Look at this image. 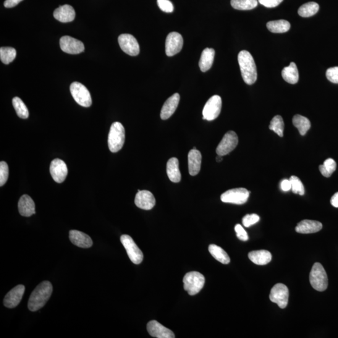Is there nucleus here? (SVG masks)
Wrapping results in <instances>:
<instances>
[{"label": "nucleus", "instance_id": "f257e3e1", "mask_svg": "<svg viewBox=\"0 0 338 338\" xmlns=\"http://www.w3.org/2000/svg\"><path fill=\"white\" fill-rule=\"evenodd\" d=\"M53 292V286L51 282L43 281L41 282L31 293L28 301V309L35 312L42 308Z\"/></svg>", "mask_w": 338, "mask_h": 338}, {"label": "nucleus", "instance_id": "f03ea898", "mask_svg": "<svg viewBox=\"0 0 338 338\" xmlns=\"http://www.w3.org/2000/svg\"><path fill=\"white\" fill-rule=\"evenodd\" d=\"M238 62L245 82L248 85L254 84L258 78V73L252 55L246 51L240 52L238 55Z\"/></svg>", "mask_w": 338, "mask_h": 338}, {"label": "nucleus", "instance_id": "7ed1b4c3", "mask_svg": "<svg viewBox=\"0 0 338 338\" xmlns=\"http://www.w3.org/2000/svg\"><path fill=\"white\" fill-rule=\"evenodd\" d=\"M125 142V128L121 123L114 122L111 125L108 137L110 151L113 153L121 150Z\"/></svg>", "mask_w": 338, "mask_h": 338}, {"label": "nucleus", "instance_id": "20e7f679", "mask_svg": "<svg viewBox=\"0 0 338 338\" xmlns=\"http://www.w3.org/2000/svg\"><path fill=\"white\" fill-rule=\"evenodd\" d=\"M183 287L190 296L197 295L205 284V277L200 272H188L183 279Z\"/></svg>", "mask_w": 338, "mask_h": 338}, {"label": "nucleus", "instance_id": "39448f33", "mask_svg": "<svg viewBox=\"0 0 338 338\" xmlns=\"http://www.w3.org/2000/svg\"><path fill=\"white\" fill-rule=\"evenodd\" d=\"M310 281L312 287L318 292H323L328 285V279L326 271L320 263L314 264L310 274Z\"/></svg>", "mask_w": 338, "mask_h": 338}, {"label": "nucleus", "instance_id": "423d86ee", "mask_svg": "<svg viewBox=\"0 0 338 338\" xmlns=\"http://www.w3.org/2000/svg\"><path fill=\"white\" fill-rule=\"evenodd\" d=\"M70 92L73 98L80 106L89 107L92 104L90 92L86 86L79 82H73L70 85Z\"/></svg>", "mask_w": 338, "mask_h": 338}, {"label": "nucleus", "instance_id": "0eeeda50", "mask_svg": "<svg viewBox=\"0 0 338 338\" xmlns=\"http://www.w3.org/2000/svg\"><path fill=\"white\" fill-rule=\"evenodd\" d=\"M250 194V192L245 188H232L222 194L221 199L225 203L241 205L248 201Z\"/></svg>", "mask_w": 338, "mask_h": 338}, {"label": "nucleus", "instance_id": "6e6552de", "mask_svg": "<svg viewBox=\"0 0 338 338\" xmlns=\"http://www.w3.org/2000/svg\"><path fill=\"white\" fill-rule=\"evenodd\" d=\"M120 241L127 251L130 261L135 264H139L143 261V254L134 240L128 235H122Z\"/></svg>", "mask_w": 338, "mask_h": 338}, {"label": "nucleus", "instance_id": "1a4fd4ad", "mask_svg": "<svg viewBox=\"0 0 338 338\" xmlns=\"http://www.w3.org/2000/svg\"><path fill=\"white\" fill-rule=\"evenodd\" d=\"M289 295V289L286 285L279 283L272 288L269 299L272 303H276L280 308L284 309L287 306Z\"/></svg>", "mask_w": 338, "mask_h": 338}, {"label": "nucleus", "instance_id": "9d476101", "mask_svg": "<svg viewBox=\"0 0 338 338\" xmlns=\"http://www.w3.org/2000/svg\"><path fill=\"white\" fill-rule=\"evenodd\" d=\"M222 108V100L219 95L212 96L207 102L204 107L203 114V119L212 121L217 119L221 113Z\"/></svg>", "mask_w": 338, "mask_h": 338}, {"label": "nucleus", "instance_id": "9b49d317", "mask_svg": "<svg viewBox=\"0 0 338 338\" xmlns=\"http://www.w3.org/2000/svg\"><path fill=\"white\" fill-rule=\"evenodd\" d=\"M238 141L239 139L236 133L234 131H229L225 133L221 142L217 146L216 149L217 155L221 156L227 155L236 148Z\"/></svg>", "mask_w": 338, "mask_h": 338}, {"label": "nucleus", "instance_id": "f8f14e48", "mask_svg": "<svg viewBox=\"0 0 338 338\" xmlns=\"http://www.w3.org/2000/svg\"><path fill=\"white\" fill-rule=\"evenodd\" d=\"M120 48L130 56H137L140 53V46L136 38L130 34H122L118 38Z\"/></svg>", "mask_w": 338, "mask_h": 338}, {"label": "nucleus", "instance_id": "ddd939ff", "mask_svg": "<svg viewBox=\"0 0 338 338\" xmlns=\"http://www.w3.org/2000/svg\"><path fill=\"white\" fill-rule=\"evenodd\" d=\"M60 45L63 52L69 54H79L85 51L84 44L82 41L69 36L60 38Z\"/></svg>", "mask_w": 338, "mask_h": 338}, {"label": "nucleus", "instance_id": "4468645a", "mask_svg": "<svg viewBox=\"0 0 338 338\" xmlns=\"http://www.w3.org/2000/svg\"><path fill=\"white\" fill-rule=\"evenodd\" d=\"M183 40L181 35L177 32H171L167 36L166 53L167 56L172 57L179 53L182 49Z\"/></svg>", "mask_w": 338, "mask_h": 338}, {"label": "nucleus", "instance_id": "2eb2a0df", "mask_svg": "<svg viewBox=\"0 0 338 338\" xmlns=\"http://www.w3.org/2000/svg\"><path fill=\"white\" fill-rule=\"evenodd\" d=\"M50 172L55 181L62 183L65 181L68 175L67 164L61 159H54L50 166Z\"/></svg>", "mask_w": 338, "mask_h": 338}, {"label": "nucleus", "instance_id": "dca6fc26", "mask_svg": "<svg viewBox=\"0 0 338 338\" xmlns=\"http://www.w3.org/2000/svg\"><path fill=\"white\" fill-rule=\"evenodd\" d=\"M25 287L20 284L15 287L14 289L8 293L4 298V305L8 308H14L19 305L24 295Z\"/></svg>", "mask_w": 338, "mask_h": 338}, {"label": "nucleus", "instance_id": "f3484780", "mask_svg": "<svg viewBox=\"0 0 338 338\" xmlns=\"http://www.w3.org/2000/svg\"><path fill=\"white\" fill-rule=\"evenodd\" d=\"M135 205L143 210H151L156 205V199L148 190H138L135 198Z\"/></svg>", "mask_w": 338, "mask_h": 338}, {"label": "nucleus", "instance_id": "a211bd4d", "mask_svg": "<svg viewBox=\"0 0 338 338\" xmlns=\"http://www.w3.org/2000/svg\"><path fill=\"white\" fill-rule=\"evenodd\" d=\"M147 329L151 336L157 338H174L175 334L171 330L159 323L157 321L149 322Z\"/></svg>", "mask_w": 338, "mask_h": 338}, {"label": "nucleus", "instance_id": "6ab92c4d", "mask_svg": "<svg viewBox=\"0 0 338 338\" xmlns=\"http://www.w3.org/2000/svg\"><path fill=\"white\" fill-rule=\"evenodd\" d=\"M180 101L179 93H175L165 102L161 112V118L162 120H167L172 116L176 111Z\"/></svg>", "mask_w": 338, "mask_h": 338}, {"label": "nucleus", "instance_id": "aec40b11", "mask_svg": "<svg viewBox=\"0 0 338 338\" xmlns=\"http://www.w3.org/2000/svg\"><path fill=\"white\" fill-rule=\"evenodd\" d=\"M69 238L73 245L82 248H89L93 245V241L87 234L77 230H70Z\"/></svg>", "mask_w": 338, "mask_h": 338}, {"label": "nucleus", "instance_id": "412c9836", "mask_svg": "<svg viewBox=\"0 0 338 338\" xmlns=\"http://www.w3.org/2000/svg\"><path fill=\"white\" fill-rule=\"evenodd\" d=\"M54 18L62 23H69L74 20L75 12L74 9L69 5H65L60 6L55 10Z\"/></svg>", "mask_w": 338, "mask_h": 338}, {"label": "nucleus", "instance_id": "4be33fe9", "mask_svg": "<svg viewBox=\"0 0 338 338\" xmlns=\"http://www.w3.org/2000/svg\"><path fill=\"white\" fill-rule=\"evenodd\" d=\"M323 228V225L320 222L313 221V220H303L299 222L296 227V231L300 234H313L318 232Z\"/></svg>", "mask_w": 338, "mask_h": 338}, {"label": "nucleus", "instance_id": "5701e85b", "mask_svg": "<svg viewBox=\"0 0 338 338\" xmlns=\"http://www.w3.org/2000/svg\"><path fill=\"white\" fill-rule=\"evenodd\" d=\"M18 211L21 216L30 217L35 214V204L30 196L23 195L18 202Z\"/></svg>", "mask_w": 338, "mask_h": 338}, {"label": "nucleus", "instance_id": "b1692460", "mask_svg": "<svg viewBox=\"0 0 338 338\" xmlns=\"http://www.w3.org/2000/svg\"><path fill=\"white\" fill-rule=\"evenodd\" d=\"M202 155L200 151L192 149L188 154V171L192 176H195L200 172Z\"/></svg>", "mask_w": 338, "mask_h": 338}, {"label": "nucleus", "instance_id": "393cba45", "mask_svg": "<svg viewBox=\"0 0 338 338\" xmlns=\"http://www.w3.org/2000/svg\"><path fill=\"white\" fill-rule=\"evenodd\" d=\"M167 174L170 181L178 183L181 180L179 160L175 157L170 159L167 164Z\"/></svg>", "mask_w": 338, "mask_h": 338}, {"label": "nucleus", "instance_id": "a878e982", "mask_svg": "<svg viewBox=\"0 0 338 338\" xmlns=\"http://www.w3.org/2000/svg\"><path fill=\"white\" fill-rule=\"evenodd\" d=\"M249 258L257 265H266L271 262L272 255L271 253L266 250L251 251L248 254Z\"/></svg>", "mask_w": 338, "mask_h": 338}, {"label": "nucleus", "instance_id": "bb28decb", "mask_svg": "<svg viewBox=\"0 0 338 338\" xmlns=\"http://www.w3.org/2000/svg\"><path fill=\"white\" fill-rule=\"evenodd\" d=\"M215 57L214 49L207 48L204 50L199 60V67L203 72H206L211 69L213 64Z\"/></svg>", "mask_w": 338, "mask_h": 338}, {"label": "nucleus", "instance_id": "cd10ccee", "mask_svg": "<svg viewBox=\"0 0 338 338\" xmlns=\"http://www.w3.org/2000/svg\"><path fill=\"white\" fill-rule=\"evenodd\" d=\"M282 77L285 82L296 84L299 80V72L295 63L292 62L289 66L284 67L282 71Z\"/></svg>", "mask_w": 338, "mask_h": 338}, {"label": "nucleus", "instance_id": "c85d7f7f", "mask_svg": "<svg viewBox=\"0 0 338 338\" xmlns=\"http://www.w3.org/2000/svg\"><path fill=\"white\" fill-rule=\"evenodd\" d=\"M267 28L272 33H283L290 30L291 24L285 20L271 21L267 23Z\"/></svg>", "mask_w": 338, "mask_h": 338}, {"label": "nucleus", "instance_id": "c756f323", "mask_svg": "<svg viewBox=\"0 0 338 338\" xmlns=\"http://www.w3.org/2000/svg\"><path fill=\"white\" fill-rule=\"evenodd\" d=\"M293 124L298 128L301 135H305L311 128L310 120L301 115H295L293 119Z\"/></svg>", "mask_w": 338, "mask_h": 338}, {"label": "nucleus", "instance_id": "7c9ffc66", "mask_svg": "<svg viewBox=\"0 0 338 338\" xmlns=\"http://www.w3.org/2000/svg\"><path fill=\"white\" fill-rule=\"evenodd\" d=\"M209 251L211 255L220 263L224 264H228L230 263V259L229 255L223 249L219 247V246L211 245L209 246Z\"/></svg>", "mask_w": 338, "mask_h": 338}, {"label": "nucleus", "instance_id": "2f4dec72", "mask_svg": "<svg viewBox=\"0 0 338 338\" xmlns=\"http://www.w3.org/2000/svg\"><path fill=\"white\" fill-rule=\"evenodd\" d=\"M319 6L315 2H308L302 5L298 10V14L301 17L308 18L316 15L319 11Z\"/></svg>", "mask_w": 338, "mask_h": 338}, {"label": "nucleus", "instance_id": "473e14b6", "mask_svg": "<svg viewBox=\"0 0 338 338\" xmlns=\"http://www.w3.org/2000/svg\"><path fill=\"white\" fill-rule=\"evenodd\" d=\"M232 8L238 10H251L258 5V0H230Z\"/></svg>", "mask_w": 338, "mask_h": 338}, {"label": "nucleus", "instance_id": "72a5a7b5", "mask_svg": "<svg viewBox=\"0 0 338 338\" xmlns=\"http://www.w3.org/2000/svg\"><path fill=\"white\" fill-rule=\"evenodd\" d=\"M12 103L18 117L23 119L28 118L29 112L28 108L22 100L16 96V98L13 99Z\"/></svg>", "mask_w": 338, "mask_h": 338}, {"label": "nucleus", "instance_id": "f704fd0d", "mask_svg": "<svg viewBox=\"0 0 338 338\" xmlns=\"http://www.w3.org/2000/svg\"><path fill=\"white\" fill-rule=\"evenodd\" d=\"M17 56V51L12 47H2L0 49V59L4 64H9L14 61Z\"/></svg>", "mask_w": 338, "mask_h": 338}, {"label": "nucleus", "instance_id": "c9c22d12", "mask_svg": "<svg viewBox=\"0 0 338 338\" xmlns=\"http://www.w3.org/2000/svg\"><path fill=\"white\" fill-rule=\"evenodd\" d=\"M319 171L321 172V174L323 175L324 177H331L332 173H333L336 169V162L332 159H327L324 162L323 165L319 166Z\"/></svg>", "mask_w": 338, "mask_h": 338}, {"label": "nucleus", "instance_id": "e433bc0d", "mask_svg": "<svg viewBox=\"0 0 338 338\" xmlns=\"http://www.w3.org/2000/svg\"><path fill=\"white\" fill-rule=\"evenodd\" d=\"M269 129L274 131L279 137H283L284 123L281 116L276 115L272 119L269 125Z\"/></svg>", "mask_w": 338, "mask_h": 338}, {"label": "nucleus", "instance_id": "4c0bfd02", "mask_svg": "<svg viewBox=\"0 0 338 338\" xmlns=\"http://www.w3.org/2000/svg\"><path fill=\"white\" fill-rule=\"evenodd\" d=\"M289 180L292 183V190L293 193L298 194L301 196L305 195V187H304L302 182L298 177L293 175L290 177Z\"/></svg>", "mask_w": 338, "mask_h": 338}, {"label": "nucleus", "instance_id": "58836bf2", "mask_svg": "<svg viewBox=\"0 0 338 338\" xmlns=\"http://www.w3.org/2000/svg\"><path fill=\"white\" fill-rule=\"evenodd\" d=\"M9 169L7 162H0V186L2 187L9 179Z\"/></svg>", "mask_w": 338, "mask_h": 338}, {"label": "nucleus", "instance_id": "ea45409f", "mask_svg": "<svg viewBox=\"0 0 338 338\" xmlns=\"http://www.w3.org/2000/svg\"><path fill=\"white\" fill-rule=\"evenodd\" d=\"M260 220V217L256 214H247L243 217V224L244 226L249 227L258 222Z\"/></svg>", "mask_w": 338, "mask_h": 338}, {"label": "nucleus", "instance_id": "a19ab883", "mask_svg": "<svg viewBox=\"0 0 338 338\" xmlns=\"http://www.w3.org/2000/svg\"><path fill=\"white\" fill-rule=\"evenodd\" d=\"M157 5L160 9L164 12L172 13L174 11V5L170 0H157Z\"/></svg>", "mask_w": 338, "mask_h": 338}, {"label": "nucleus", "instance_id": "79ce46f5", "mask_svg": "<svg viewBox=\"0 0 338 338\" xmlns=\"http://www.w3.org/2000/svg\"><path fill=\"white\" fill-rule=\"evenodd\" d=\"M326 75L330 82L338 83V67L329 68L327 70Z\"/></svg>", "mask_w": 338, "mask_h": 338}, {"label": "nucleus", "instance_id": "37998d69", "mask_svg": "<svg viewBox=\"0 0 338 338\" xmlns=\"http://www.w3.org/2000/svg\"><path fill=\"white\" fill-rule=\"evenodd\" d=\"M234 229L238 239L243 241H246L249 239L248 233L244 229L242 225L237 224L235 225Z\"/></svg>", "mask_w": 338, "mask_h": 338}, {"label": "nucleus", "instance_id": "c03bdc74", "mask_svg": "<svg viewBox=\"0 0 338 338\" xmlns=\"http://www.w3.org/2000/svg\"><path fill=\"white\" fill-rule=\"evenodd\" d=\"M283 0H258V2L267 8H274L278 6Z\"/></svg>", "mask_w": 338, "mask_h": 338}, {"label": "nucleus", "instance_id": "a18cd8bd", "mask_svg": "<svg viewBox=\"0 0 338 338\" xmlns=\"http://www.w3.org/2000/svg\"><path fill=\"white\" fill-rule=\"evenodd\" d=\"M281 188L283 191L287 192L292 190V183H291L290 180L284 179L281 183Z\"/></svg>", "mask_w": 338, "mask_h": 338}, {"label": "nucleus", "instance_id": "49530a36", "mask_svg": "<svg viewBox=\"0 0 338 338\" xmlns=\"http://www.w3.org/2000/svg\"><path fill=\"white\" fill-rule=\"evenodd\" d=\"M23 0H6L4 2V6L6 8H13L17 6Z\"/></svg>", "mask_w": 338, "mask_h": 338}, {"label": "nucleus", "instance_id": "de8ad7c7", "mask_svg": "<svg viewBox=\"0 0 338 338\" xmlns=\"http://www.w3.org/2000/svg\"><path fill=\"white\" fill-rule=\"evenodd\" d=\"M331 204L334 208H338V192L334 194L331 198Z\"/></svg>", "mask_w": 338, "mask_h": 338}, {"label": "nucleus", "instance_id": "09e8293b", "mask_svg": "<svg viewBox=\"0 0 338 338\" xmlns=\"http://www.w3.org/2000/svg\"><path fill=\"white\" fill-rule=\"evenodd\" d=\"M216 161L217 162H221L222 161V156H217L216 157Z\"/></svg>", "mask_w": 338, "mask_h": 338}]
</instances>
